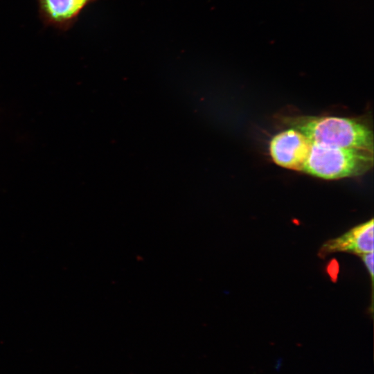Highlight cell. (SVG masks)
I'll return each instance as SVG.
<instances>
[{"mask_svg": "<svg viewBox=\"0 0 374 374\" xmlns=\"http://www.w3.org/2000/svg\"><path fill=\"white\" fill-rule=\"evenodd\" d=\"M99 0H37L38 16L44 27L60 32L71 30L91 4Z\"/></svg>", "mask_w": 374, "mask_h": 374, "instance_id": "cell-4", "label": "cell"}, {"mask_svg": "<svg viewBox=\"0 0 374 374\" xmlns=\"http://www.w3.org/2000/svg\"><path fill=\"white\" fill-rule=\"evenodd\" d=\"M283 123L304 134L312 143L373 152V130L357 118L301 115L286 116Z\"/></svg>", "mask_w": 374, "mask_h": 374, "instance_id": "cell-1", "label": "cell"}, {"mask_svg": "<svg viewBox=\"0 0 374 374\" xmlns=\"http://www.w3.org/2000/svg\"><path fill=\"white\" fill-rule=\"evenodd\" d=\"M373 166V152L312 143L303 172L332 180L362 175Z\"/></svg>", "mask_w": 374, "mask_h": 374, "instance_id": "cell-2", "label": "cell"}, {"mask_svg": "<svg viewBox=\"0 0 374 374\" xmlns=\"http://www.w3.org/2000/svg\"><path fill=\"white\" fill-rule=\"evenodd\" d=\"M373 219L362 223L342 235L326 241L321 247L319 256L323 258L336 252L362 255L373 251Z\"/></svg>", "mask_w": 374, "mask_h": 374, "instance_id": "cell-5", "label": "cell"}, {"mask_svg": "<svg viewBox=\"0 0 374 374\" xmlns=\"http://www.w3.org/2000/svg\"><path fill=\"white\" fill-rule=\"evenodd\" d=\"M370 274L372 284L373 283V251L360 256Z\"/></svg>", "mask_w": 374, "mask_h": 374, "instance_id": "cell-6", "label": "cell"}, {"mask_svg": "<svg viewBox=\"0 0 374 374\" xmlns=\"http://www.w3.org/2000/svg\"><path fill=\"white\" fill-rule=\"evenodd\" d=\"M312 143L304 134L288 127L271 138L269 144V154L276 165L303 172Z\"/></svg>", "mask_w": 374, "mask_h": 374, "instance_id": "cell-3", "label": "cell"}]
</instances>
